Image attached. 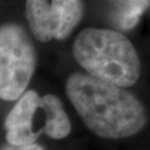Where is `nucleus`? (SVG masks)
Segmentation results:
<instances>
[{
  "mask_svg": "<svg viewBox=\"0 0 150 150\" xmlns=\"http://www.w3.org/2000/svg\"><path fill=\"white\" fill-rule=\"evenodd\" d=\"M66 95L87 128L100 138H129L147 125L145 108L134 93L87 72L68 77Z\"/></svg>",
  "mask_w": 150,
  "mask_h": 150,
  "instance_id": "1",
  "label": "nucleus"
},
{
  "mask_svg": "<svg viewBox=\"0 0 150 150\" xmlns=\"http://www.w3.org/2000/svg\"><path fill=\"white\" fill-rule=\"evenodd\" d=\"M74 57L87 74L115 86H134L141 75V61L134 43L111 29L81 30L74 43Z\"/></svg>",
  "mask_w": 150,
  "mask_h": 150,
  "instance_id": "2",
  "label": "nucleus"
},
{
  "mask_svg": "<svg viewBox=\"0 0 150 150\" xmlns=\"http://www.w3.org/2000/svg\"><path fill=\"white\" fill-rule=\"evenodd\" d=\"M36 50L17 23L0 26V99L12 101L26 92L36 68Z\"/></svg>",
  "mask_w": 150,
  "mask_h": 150,
  "instance_id": "3",
  "label": "nucleus"
},
{
  "mask_svg": "<svg viewBox=\"0 0 150 150\" xmlns=\"http://www.w3.org/2000/svg\"><path fill=\"white\" fill-rule=\"evenodd\" d=\"M25 8L32 35L41 42L67 39L85 11L82 0H26Z\"/></svg>",
  "mask_w": 150,
  "mask_h": 150,
  "instance_id": "4",
  "label": "nucleus"
},
{
  "mask_svg": "<svg viewBox=\"0 0 150 150\" xmlns=\"http://www.w3.org/2000/svg\"><path fill=\"white\" fill-rule=\"evenodd\" d=\"M41 97L35 90L22 95L5 120L6 139L11 145L33 144L39 138L36 129L37 115L40 109Z\"/></svg>",
  "mask_w": 150,
  "mask_h": 150,
  "instance_id": "5",
  "label": "nucleus"
},
{
  "mask_svg": "<svg viewBox=\"0 0 150 150\" xmlns=\"http://www.w3.org/2000/svg\"><path fill=\"white\" fill-rule=\"evenodd\" d=\"M38 115L41 116L36 123L38 134H47L56 140L66 138L71 131V123L64 111L62 102L56 95H45L41 97V103Z\"/></svg>",
  "mask_w": 150,
  "mask_h": 150,
  "instance_id": "6",
  "label": "nucleus"
},
{
  "mask_svg": "<svg viewBox=\"0 0 150 150\" xmlns=\"http://www.w3.org/2000/svg\"><path fill=\"white\" fill-rule=\"evenodd\" d=\"M125 6L120 13V23L125 29H130L138 22L141 13L148 7L150 0H119Z\"/></svg>",
  "mask_w": 150,
  "mask_h": 150,
  "instance_id": "7",
  "label": "nucleus"
},
{
  "mask_svg": "<svg viewBox=\"0 0 150 150\" xmlns=\"http://www.w3.org/2000/svg\"><path fill=\"white\" fill-rule=\"evenodd\" d=\"M1 150H45L40 145L36 142L28 144V145H9L5 146Z\"/></svg>",
  "mask_w": 150,
  "mask_h": 150,
  "instance_id": "8",
  "label": "nucleus"
}]
</instances>
